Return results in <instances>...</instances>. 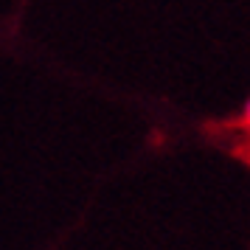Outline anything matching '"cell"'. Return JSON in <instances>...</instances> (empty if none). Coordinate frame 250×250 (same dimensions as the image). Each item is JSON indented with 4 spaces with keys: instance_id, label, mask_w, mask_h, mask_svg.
<instances>
[{
    "instance_id": "cell-1",
    "label": "cell",
    "mask_w": 250,
    "mask_h": 250,
    "mask_svg": "<svg viewBox=\"0 0 250 250\" xmlns=\"http://www.w3.org/2000/svg\"><path fill=\"white\" fill-rule=\"evenodd\" d=\"M242 121H245V126H250V102L245 104V113H242Z\"/></svg>"
}]
</instances>
